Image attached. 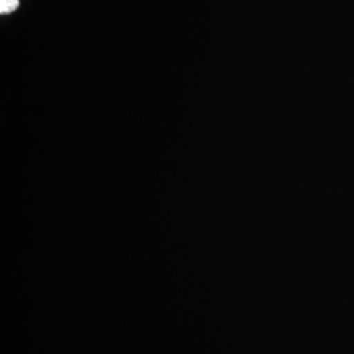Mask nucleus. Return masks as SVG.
<instances>
[{
	"instance_id": "f257e3e1",
	"label": "nucleus",
	"mask_w": 354,
	"mask_h": 354,
	"mask_svg": "<svg viewBox=\"0 0 354 354\" xmlns=\"http://www.w3.org/2000/svg\"><path fill=\"white\" fill-rule=\"evenodd\" d=\"M19 0H0V13L9 14L19 7Z\"/></svg>"
}]
</instances>
